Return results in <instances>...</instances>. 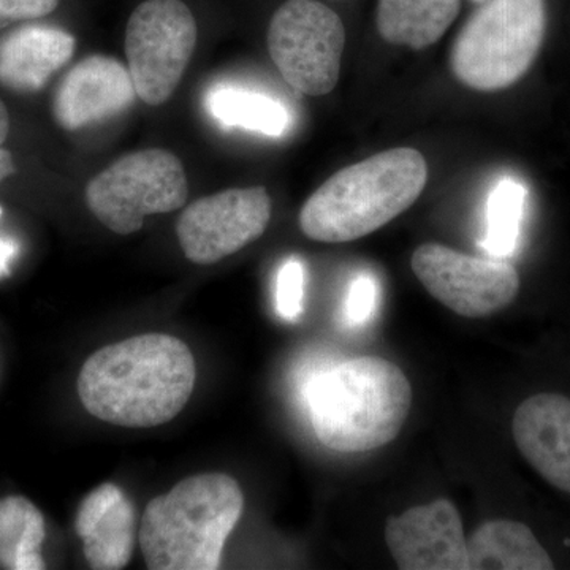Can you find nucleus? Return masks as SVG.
<instances>
[{"instance_id": "obj_21", "label": "nucleus", "mask_w": 570, "mask_h": 570, "mask_svg": "<svg viewBox=\"0 0 570 570\" xmlns=\"http://www.w3.org/2000/svg\"><path fill=\"white\" fill-rule=\"evenodd\" d=\"M305 265L298 258H288L276 281V309L281 318L294 322L303 313L305 299Z\"/></svg>"}, {"instance_id": "obj_17", "label": "nucleus", "mask_w": 570, "mask_h": 570, "mask_svg": "<svg viewBox=\"0 0 570 570\" xmlns=\"http://www.w3.org/2000/svg\"><path fill=\"white\" fill-rule=\"evenodd\" d=\"M460 9L461 0H379L377 31L389 43L423 50L448 32Z\"/></svg>"}, {"instance_id": "obj_23", "label": "nucleus", "mask_w": 570, "mask_h": 570, "mask_svg": "<svg viewBox=\"0 0 570 570\" xmlns=\"http://www.w3.org/2000/svg\"><path fill=\"white\" fill-rule=\"evenodd\" d=\"M58 6L59 0H0V29L13 22L47 17Z\"/></svg>"}, {"instance_id": "obj_2", "label": "nucleus", "mask_w": 570, "mask_h": 570, "mask_svg": "<svg viewBox=\"0 0 570 570\" xmlns=\"http://www.w3.org/2000/svg\"><path fill=\"white\" fill-rule=\"evenodd\" d=\"M306 400L325 448L363 453L395 441L411 411L412 387L395 363L358 356L311 379Z\"/></svg>"}, {"instance_id": "obj_5", "label": "nucleus", "mask_w": 570, "mask_h": 570, "mask_svg": "<svg viewBox=\"0 0 570 570\" xmlns=\"http://www.w3.org/2000/svg\"><path fill=\"white\" fill-rule=\"evenodd\" d=\"M546 29V0H485L453 43V75L475 91L510 88L531 69Z\"/></svg>"}, {"instance_id": "obj_20", "label": "nucleus", "mask_w": 570, "mask_h": 570, "mask_svg": "<svg viewBox=\"0 0 570 570\" xmlns=\"http://www.w3.org/2000/svg\"><path fill=\"white\" fill-rule=\"evenodd\" d=\"M527 187L512 178L501 179L490 195L487 235L482 247L498 258L509 257L519 243Z\"/></svg>"}, {"instance_id": "obj_24", "label": "nucleus", "mask_w": 570, "mask_h": 570, "mask_svg": "<svg viewBox=\"0 0 570 570\" xmlns=\"http://www.w3.org/2000/svg\"><path fill=\"white\" fill-rule=\"evenodd\" d=\"M14 171L17 168H14L13 157L6 149H0V183L13 175Z\"/></svg>"}, {"instance_id": "obj_26", "label": "nucleus", "mask_w": 570, "mask_h": 570, "mask_svg": "<svg viewBox=\"0 0 570 570\" xmlns=\"http://www.w3.org/2000/svg\"><path fill=\"white\" fill-rule=\"evenodd\" d=\"M472 2H474V3H482V2H485V0H472Z\"/></svg>"}, {"instance_id": "obj_14", "label": "nucleus", "mask_w": 570, "mask_h": 570, "mask_svg": "<svg viewBox=\"0 0 570 570\" xmlns=\"http://www.w3.org/2000/svg\"><path fill=\"white\" fill-rule=\"evenodd\" d=\"M75 530L92 569H124L137 543V513L132 501L119 487L102 483L82 499Z\"/></svg>"}, {"instance_id": "obj_9", "label": "nucleus", "mask_w": 570, "mask_h": 570, "mask_svg": "<svg viewBox=\"0 0 570 570\" xmlns=\"http://www.w3.org/2000/svg\"><path fill=\"white\" fill-rule=\"evenodd\" d=\"M411 266L428 294L461 317L493 316L520 291L519 273L508 262L472 257L438 243L419 246Z\"/></svg>"}, {"instance_id": "obj_4", "label": "nucleus", "mask_w": 570, "mask_h": 570, "mask_svg": "<svg viewBox=\"0 0 570 570\" xmlns=\"http://www.w3.org/2000/svg\"><path fill=\"white\" fill-rule=\"evenodd\" d=\"M245 497L220 472L181 480L142 512L138 542L151 570H216L228 535L243 515Z\"/></svg>"}, {"instance_id": "obj_18", "label": "nucleus", "mask_w": 570, "mask_h": 570, "mask_svg": "<svg viewBox=\"0 0 570 570\" xmlns=\"http://www.w3.org/2000/svg\"><path fill=\"white\" fill-rule=\"evenodd\" d=\"M45 534L43 515L28 498L0 499V568L45 569L40 554Z\"/></svg>"}, {"instance_id": "obj_12", "label": "nucleus", "mask_w": 570, "mask_h": 570, "mask_svg": "<svg viewBox=\"0 0 570 570\" xmlns=\"http://www.w3.org/2000/svg\"><path fill=\"white\" fill-rule=\"evenodd\" d=\"M135 97L137 89L127 67L108 56H89L63 77L52 111L62 129L80 130L126 111Z\"/></svg>"}, {"instance_id": "obj_1", "label": "nucleus", "mask_w": 570, "mask_h": 570, "mask_svg": "<svg viewBox=\"0 0 570 570\" xmlns=\"http://www.w3.org/2000/svg\"><path fill=\"white\" fill-rule=\"evenodd\" d=\"M197 377L193 352L179 337L149 333L119 341L86 360L78 395L94 417L126 428L174 420Z\"/></svg>"}, {"instance_id": "obj_11", "label": "nucleus", "mask_w": 570, "mask_h": 570, "mask_svg": "<svg viewBox=\"0 0 570 570\" xmlns=\"http://www.w3.org/2000/svg\"><path fill=\"white\" fill-rule=\"evenodd\" d=\"M385 542L400 569L469 570L463 521L449 499L389 517Z\"/></svg>"}, {"instance_id": "obj_7", "label": "nucleus", "mask_w": 570, "mask_h": 570, "mask_svg": "<svg viewBox=\"0 0 570 570\" xmlns=\"http://www.w3.org/2000/svg\"><path fill=\"white\" fill-rule=\"evenodd\" d=\"M344 43L343 21L316 0H287L269 22V56L284 80L306 96L336 88Z\"/></svg>"}, {"instance_id": "obj_8", "label": "nucleus", "mask_w": 570, "mask_h": 570, "mask_svg": "<svg viewBox=\"0 0 570 570\" xmlns=\"http://www.w3.org/2000/svg\"><path fill=\"white\" fill-rule=\"evenodd\" d=\"M197 45V22L181 0H146L127 22V69L142 102L174 96Z\"/></svg>"}, {"instance_id": "obj_19", "label": "nucleus", "mask_w": 570, "mask_h": 570, "mask_svg": "<svg viewBox=\"0 0 570 570\" xmlns=\"http://www.w3.org/2000/svg\"><path fill=\"white\" fill-rule=\"evenodd\" d=\"M206 107L224 126L242 127L269 137L283 135L291 122L283 105L272 97L245 89H216L209 94Z\"/></svg>"}, {"instance_id": "obj_22", "label": "nucleus", "mask_w": 570, "mask_h": 570, "mask_svg": "<svg viewBox=\"0 0 570 570\" xmlns=\"http://www.w3.org/2000/svg\"><path fill=\"white\" fill-rule=\"evenodd\" d=\"M377 287L370 276L356 277L348 291L344 316L348 325L358 326L366 324L373 316L376 307Z\"/></svg>"}, {"instance_id": "obj_3", "label": "nucleus", "mask_w": 570, "mask_h": 570, "mask_svg": "<svg viewBox=\"0 0 570 570\" xmlns=\"http://www.w3.org/2000/svg\"><path fill=\"white\" fill-rule=\"evenodd\" d=\"M426 179V160L417 149L379 153L326 179L303 205L299 228L314 242H355L407 212Z\"/></svg>"}, {"instance_id": "obj_13", "label": "nucleus", "mask_w": 570, "mask_h": 570, "mask_svg": "<svg viewBox=\"0 0 570 570\" xmlns=\"http://www.w3.org/2000/svg\"><path fill=\"white\" fill-rule=\"evenodd\" d=\"M512 434L524 460L551 487L570 494V397H528L513 415Z\"/></svg>"}, {"instance_id": "obj_6", "label": "nucleus", "mask_w": 570, "mask_h": 570, "mask_svg": "<svg viewBox=\"0 0 570 570\" xmlns=\"http://www.w3.org/2000/svg\"><path fill=\"white\" fill-rule=\"evenodd\" d=\"M189 186L181 160L165 149H146L116 160L86 187L94 216L118 235L140 230L146 216L186 205Z\"/></svg>"}, {"instance_id": "obj_15", "label": "nucleus", "mask_w": 570, "mask_h": 570, "mask_svg": "<svg viewBox=\"0 0 570 570\" xmlns=\"http://www.w3.org/2000/svg\"><path fill=\"white\" fill-rule=\"evenodd\" d=\"M77 41L50 26H24L0 41V82L18 92H36L73 56Z\"/></svg>"}, {"instance_id": "obj_16", "label": "nucleus", "mask_w": 570, "mask_h": 570, "mask_svg": "<svg viewBox=\"0 0 570 570\" xmlns=\"http://www.w3.org/2000/svg\"><path fill=\"white\" fill-rule=\"evenodd\" d=\"M469 570H551L553 561L520 521L491 520L468 539Z\"/></svg>"}, {"instance_id": "obj_10", "label": "nucleus", "mask_w": 570, "mask_h": 570, "mask_svg": "<svg viewBox=\"0 0 570 570\" xmlns=\"http://www.w3.org/2000/svg\"><path fill=\"white\" fill-rule=\"evenodd\" d=\"M269 217L272 200L265 187L228 189L187 206L176 235L190 262L213 265L261 238Z\"/></svg>"}, {"instance_id": "obj_25", "label": "nucleus", "mask_w": 570, "mask_h": 570, "mask_svg": "<svg viewBox=\"0 0 570 570\" xmlns=\"http://www.w3.org/2000/svg\"><path fill=\"white\" fill-rule=\"evenodd\" d=\"M10 132V116L6 105L0 100V145L7 140Z\"/></svg>"}]
</instances>
